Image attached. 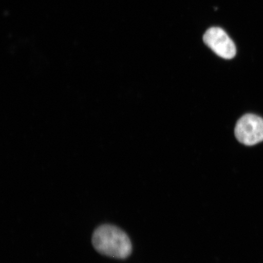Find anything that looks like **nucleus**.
Listing matches in <instances>:
<instances>
[{
	"instance_id": "f257e3e1",
	"label": "nucleus",
	"mask_w": 263,
	"mask_h": 263,
	"mask_svg": "<svg viewBox=\"0 0 263 263\" xmlns=\"http://www.w3.org/2000/svg\"><path fill=\"white\" fill-rule=\"evenodd\" d=\"M92 244L101 254L117 259L128 257L133 251L129 236L117 227L102 225L95 230Z\"/></svg>"
},
{
	"instance_id": "f03ea898",
	"label": "nucleus",
	"mask_w": 263,
	"mask_h": 263,
	"mask_svg": "<svg viewBox=\"0 0 263 263\" xmlns=\"http://www.w3.org/2000/svg\"><path fill=\"white\" fill-rule=\"evenodd\" d=\"M236 139L246 146H253L263 141V119L254 114H246L236 124Z\"/></svg>"
},
{
	"instance_id": "7ed1b4c3",
	"label": "nucleus",
	"mask_w": 263,
	"mask_h": 263,
	"mask_svg": "<svg viewBox=\"0 0 263 263\" xmlns=\"http://www.w3.org/2000/svg\"><path fill=\"white\" fill-rule=\"evenodd\" d=\"M203 42L219 57L231 59L235 57L236 46L231 39L222 29L210 28L203 35Z\"/></svg>"
}]
</instances>
